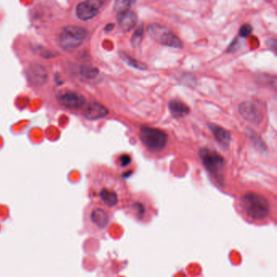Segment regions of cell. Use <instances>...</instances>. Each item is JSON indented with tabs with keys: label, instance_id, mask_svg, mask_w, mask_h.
Listing matches in <instances>:
<instances>
[{
	"label": "cell",
	"instance_id": "1",
	"mask_svg": "<svg viewBox=\"0 0 277 277\" xmlns=\"http://www.w3.org/2000/svg\"><path fill=\"white\" fill-rule=\"evenodd\" d=\"M234 205L237 214L249 224L260 226L276 223L277 202L263 192L255 190L244 191Z\"/></svg>",
	"mask_w": 277,
	"mask_h": 277
},
{
	"label": "cell",
	"instance_id": "2",
	"mask_svg": "<svg viewBox=\"0 0 277 277\" xmlns=\"http://www.w3.org/2000/svg\"><path fill=\"white\" fill-rule=\"evenodd\" d=\"M88 197L92 203H98L113 212L126 209L131 198L121 181L107 175L90 179Z\"/></svg>",
	"mask_w": 277,
	"mask_h": 277
},
{
	"label": "cell",
	"instance_id": "3",
	"mask_svg": "<svg viewBox=\"0 0 277 277\" xmlns=\"http://www.w3.org/2000/svg\"><path fill=\"white\" fill-rule=\"evenodd\" d=\"M113 219V212L89 202L85 206L82 213V233L97 238H104Z\"/></svg>",
	"mask_w": 277,
	"mask_h": 277
},
{
	"label": "cell",
	"instance_id": "4",
	"mask_svg": "<svg viewBox=\"0 0 277 277\" xmlns=\"http://www.w3.org/2000/svg\"><path fill=\"white\" fill-rule=\"evenodd\" d=\"M199 156L206 170L208 171L210 176H212L214 182L219 187H224L225 167V160L224 158L219 153L208 148L201 149Z\"/></svg>",
	"mask_w": 277,
	"mask_h": 277
},
{
	"label": "cell",
	"instance_id": "5",
	"mask_svg": "<svg viewBox=\"0 0 277 277\" xmlns=\"http://www.w3.org/2000/svg\"><path fill=\"white\" fill-rule=\"evenodd\" d=\"M126 214L140 224H147L151 221L155 213L154 203L147 198L131 197L130 201L126 209Z\"/></svg>",
	"mask_w": 277,
	"mask_h": 277
},
{
	"label": "cell",
	"instance_id": "6",
	"mask_svg": "<svg viewBox=\"0 0 277 277\" xmlns=\"http://www.w3.org/2000/svg\"><path fill=\"white\" fill-rule=\"evenodd\" d=\"M87 34L86 29L81 26L68 25L64 27L59 34V45L64 51H74L84 43Z\"/></svg>",
	"mask_w": 277,
	"mask_h": 277
},
{
	"label": "cell",
	"instance_id": "7",
	"mask_svg": "<svg viewBox=\"0 0 277 277\" xmlns=\"http://www.w3.org/2000/svg\"><path fill=\"white\" fill-rule=\"evenodd\" d=\"M139 138L142 144L152 151H159L166 147L168 135L159 128L142 126L140 128Z\"/></svg>",
	"mask_w": 277,
	"mask_h": 277
},
{
	"label": "cell",
	"instance_id": "8",
	"mask_svg": "<svg viewBox=\"0 0 277 277\" xmlns=\"http://www.w3.org/2000/svg\"><path fill=\"white\" fill-rule=\"evenodd\" d=\"M147 32L153 40L163 46H169L171 48L182 47V42L181 39L166 26L156 23H152L147 27Z\"/></svg>",
	"mask_w": 277,
	"mask_h": 277
},
{
	"label": "cell",
	"instance_id": "9",
	"mask_svg": "<svg viewBox=\"0 0 277 277\" xmlns=\"http://www.w3.org/2000/svg\"><path fill=\"white\" fill-rule=\"evenodd\" d=\"M104 2L99 0H89L81 2L76 7L77 18L82 21H89L94 18L99 13Z\"/></svg>",
	"mask_w": 277,
	"mask_h": 277
},
{
	"label": "cell",
	"instance_id": "10",
	"mask_svg": "<svg viewBox=\"0 0 277 277\" xmlns=\"http://www.w3.org/2000/svg\"><path fill=\"white\" fill-rule=\"evenodd\" d=\"M239 111L243 118L251 123L258 125L263 121V111L259 104L255 102H244L239 107Z\"/></svg>",
	"mask_w": 277,
	"mask_h": 277
},
{
	"label": "cell",
	"instance_id": "11",
	"mask_svg": "<svg viewBox=\"0 0 277 277\" xmlns=\"http://www.w3.org/2000/svg\"><path fill=\"white\" fill-rule=\"evenodd\" d=\"M59 101L61 105L70 110H79L85 106L86 101L82 94L77 91L66 90L60 94Z\"/></svg>",
	"mask_w": 277,
	"mask_h": 277
},
{
	"label": "cell",
	"instance_id": "12",
	"mask_svg": "<svg viewBox=\"0 0 277 277\" xmlns=\"http://www.w3.org/2000/svg\"><path fill=\"white\" fill-rule=\"evenodd\" d=\"M107 114L108 110L104 105L96 102H91L89 104H85L83 110L85 117L90 121L104 118L105 116H107Z\"/></svg>",
	"mask_w": 277,
	"mask_h": 277
},
{
	"label": "cell",
	"instance_id": "13",
	"mask_svg": "<svg viewBox=\"0 0 277 277\" xmlns=\"http://www.w3.org/2000/svg\"><path fill=\"white\" fill-rule=\"evenodd\" d=\"M117 22L119 26L123 31H130L138 22V16L133 11L126 10L124 12H119L117 15Z\"/></svg>",
	"mask_w": 277,
	"mask_h": 277
},
{
	"label": "cell",
	"instance_id": "14",
	"mask_svg": "<svg viewBox=\"0 0 277 277\" xmlns=\"http://www.w3.org/2000/svg\"><path fill=\"white\" fill-rule=\"evenodd\" d=\"M28 77L33 84L40 85H43L48 79V72L44 66L34 64L28 70Z\"/></svg>",
	"mask_w": 277,
	"mask_h": 277
},
{
	"label": "cell",
	"instance_id": "15",
	"mask_svg": "<svg viewBox=\"0 0 277 277\" xmlns=\"http://www.w3.org/2000/svg\"><path fill=\"white\" fill-rule=\"evenodd\" d=\"M210 130L212 131V134L219 144L224 148H228L231 142V133L225 128L217 126L215 124H209L208 125Z\"/></svg>",
	"mask_w": 277,
	"mask_h": 277
},
{
	"label": "cell",
	"instance_id": "16",
	"mask_svg": "<svg viewBox=\"0 0 277 277\" xmlns=\"http://www.w3.org/2000/svg\"><path fill=\"white\" fill-rule=\"evenodd\" d=\"M169 109L171 115L176 118H182L191 111L190 107L179 99H172L169 102Z\"/></svg>",
	"mask_w": 277,
	"mask_h": 277
},
{
	"label": "cell",
	"instance_id": "17",
	"mask_svg": "<svg viewBox=\"0 0 277 277\" xmlns=\"http://www.w3.org/2000/svg\"><path fill=\"white\" fill-rule=\"evenodd\" d=\"M120 55H121V59H122L127 64L131 66V67H133V68H136V69L147 70V68H148L146 64L142 63V62L138 61V60H136V59H133V57H131V56L123 52V51L121 52Z\"/></svg>",
	"mask_w": 277,
	"mask_h": 277
},
{
	"label": "cell",
	"instance_id": "18",
	"mask_svg": "<svg viewBox=\"0 0 277 277\" xmlns=\"http://www.w3.org/2000/svg\"><path fill=\"white\" fill-rule=\"evenodd\" d=\"M143 35H144V26L142 24L136 29L131 39V43L133 47H138L140 46V44L142 43Z\"/></svg>",
	"mask_w": 277,
	"mask_h": 277
},
{
	"label": "cell",
	"instance_id": "19",
	"mask_svg": "<svg viewBox=\"0 0 277 277\" xmlns=\"http://www.w3.org/2000/svg\"><path fill=\"white\" fill-rule=\"evenodd\" d=\"M135 2L134 1H128V0H118L115 2L114 5V9L116 10V12H121L126 10H129L131 6L134 4Z\"/></svg>",
	"mask_w": 277,
	"mask_h": 277
},
{
	"label": "cell",
	"instance_id": "20",
	"mask_svg": "<svg viewBox=\"0 0 277 277\" xmlns=\"http://www.w3.org/2000/svg\"><path fill=\"white\" fill-rule=\"evenodd\" d=\"M253 31V28L251 26V24H243L240 29L239 31V35L241 38H246L248 37L250 34Z\"/></svg>",
	"mask_w": 277,
	"mask_h": 277
},
{
	"label": "cell",
	"instance_id": "21",
	"mask_svg": "<svg viewBox=\"0 0 277 277\" xmlns=\"http://www.w3.org/2000/svg\"><path fill=\"white\" fill-rule=\"evenodd\" d=\"M99 73V70L96 69L94 68H85L84 71H83V74H84L85 77H96L97 75Z\"/></svg>",
	"mask_w": 277,
	"mask_h": 277
},
{
	"label": "cell",
	"instance_id": "22",
	"mask_svg": "<svg viewBox=\"0 0 277 277\" xmlns=\"http://www.w3.org/2000/svg\"><path fill=\"white\" fill-rule=\"evenodd\" d=\"M131 161H132V159L129 155H122V156L120 157V163H121V165L122 167L128 166V164H130Z\"/></svg>",
	"mask_w": 277,
	"mask_h": 277
},
{
	"label": "cell",
	"instance_id": "23",
	"mask_svg": "<svg viewBox=\"0 0 277 277\" xmlns=\"http://www.w3.org/2000/svg\"><path fill=\"white\" fill-rule=\"evenodd\" d=\"M113 28L114 24H109V25H107V29H108V30H111Z\"/></svg>",
	"mask_w": 277,
	"mask_h": 277
}]
</instances>
